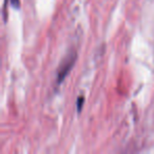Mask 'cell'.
<instances>
[{"instance_id": "6da1fadb", "label": "cell", "mask_w": 154, "mask_h": 154, "mask_svg": "<svg viewBox=\"0 0 154 154\" xmlns=\"http://www.w3.org/2000/svg\"><path fill=\"white\" fill-rule=\"evenodd\" d=\"M75 59H76V55H75V54H71V55H69L68 57L61 62L59 69H58V74H57L58 82H61L62 80L66 78V76L69 74V72L71 71L72 66H74Z\"/></svg>"}, {"instance_id": "7a4b0ae2", "label": "cell", "mask_w": 154, "mask_h": 154, "mask_svg": "<svg viewBox=\"0 0 154 154\" xmlns=\"http://www.w3.org/2000/svg\"><path fill=\"white\" fill-rule=\"evenodd\" d=\"M82 103H84V97H79V98H78V100H77V109H78V111H80V110H82Z\"/></svg>"}, {"instance_id": "3957f363", "label": "cell", "mask_w": 154, "mask_h": 154, "mask_svg": "<svg viewBox=\"0 0 154 154\" xmlns=\"http://www.w3.org/2000/svg\"><path fill=\"white\" fill-rule=\"evenodd\" d=\"M11 3L14 8H18L19 7V0H11Z\"/></svg>"}]
</instances>
